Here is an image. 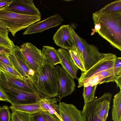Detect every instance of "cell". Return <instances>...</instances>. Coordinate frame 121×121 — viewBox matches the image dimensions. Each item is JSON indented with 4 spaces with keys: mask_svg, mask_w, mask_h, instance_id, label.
<instances>
[{
    "mask_svg": "<svg viewBox=\"0 0 121 121\" xmlns=\"http://www.w3.org/2000/svg\"><path fill=\"white\" fill-rule=\"evenodd\" d=\"M0 45L13 49L15 46L10 39H8L0 34Z\"/></svg>",
    "mask_w": 121,
    "mask_h": 121,
    "instance_id": "obj_29",
    "label": "cell"
},
{
    "mask_svg": "<svg viewBox=\"0 0 121 121\" xmlns=\"http://www.w3.org/2000/svg\"><path fill=\"white\" fill-rule=\"evenodd\" d=\"M92 19L95 32L108 42L114 47L121 51V11L93 13Z\"/></svg>",
    "mask_w": 121,
    "mask_h": 121,
    "instance_id": "obj_1",
    "label": "cell"
},
{
    "mask_svg": "<svg viewBox=\"0 0 121 121\" xmlns=\"http://www.w3.org/2000/svg\"><path fill=\"white\" fill-rule=\"evenodd\" d=\"M8 57L16 70L27 81L33 85L36 82L35 71L32 69L22 53L20 48L15 46Z\"/></svg>",
    "mask_w": 121,
    "mask_h": 121,
    "instance_id": "obj_6",
    "label": "cell"
},
{
    "mask_svg": "<svg viewBox=\"0 0 121 121\" xmlns=\"http://www.w3.org/2000/svg\"><path fill=\"white\" fill-rule=\"evenodd\" d=\"M114 74L117 76L121 75V58L117 57L113 67Z\"/></svg>",
    "mask_w": 121,
    "mask_h": 121,
    "instance_id": "obj_30",
    "label": "cell"
},
{
    "mask_svg": "<svg viewBox=\"0 0 121 121\" xmlns=\"http://www.w3.org/2000/svg\"><path fill=\"white\" fill-rule=\"evenodd\" d=\"M68 50L74 64L81 70V73L86 71L76 47L74 46L72 49Z\"/></svg>",
    "mask_w": 121,
    "mask_h": 121,
    "instance_id": "obj_21",
    "label": "cell"
},
{
    "mask_svg": "<svg viewBox=\"0 0 121 121\" xmlns=\"http://www.w3.org/2000/svg\"><path fill=\"white\" fill-rule=\"evenodd\" d=\"M56 69L59 90L56 96L57 102L63 98L71 94L75 90L74 79L61 66L56 65Z\"/></svg>",
    "mask_w": 121,
    "mask_h": 121,
    "instance_id": "obj_9",
    "label": "cell"
},
{
    "mask_svg": "<svg viewBox=\"0 0 121 121\" xmlns=\"http://www.w3.org/2000/svg\"><path fill=\"white\" fill-rule=\"evenodd\" d=\"M0 61L14 69L13 65L8 57V54H0Z\"/></svg>",
    "mask_w": 121,
    "mask_h": 121,
    "instance_id": "obj_31",
    "label": "cell"
},
{
    "mask_svg": "<svg viewBox=\"0 0 121 121\" xmlns=\"http://www.w3.org/2000/svg\"><path fill=\"white\" fill-rule=\"evenodd\" d=\"M112 97V93H104L99 98H95L86 104L95 116L102 121H106L108 116Z\"/></svg>",
    "mask_w": 121,
    "mask_h": 121,
    "instance_id": "obj_8",
    "label": "cell"
},
{
    "mask_svg": "<svg viewBox=\"0 0 121 121\" xmlns=\"http://www.w3.org/2000/svg\"><path fill=\"white\" fill-rule=\"evenodd\" d=\"M48 121H63L60 117H58L53 114L49 113L48 111H43Z\"/></svg>",
    "mask_w": 121,
    "mask_h": 121,
    "instance_id": "obj_32",
    "label": "cell"
},
{
    "mask_svg": "<svg viewBox=\"0 0 121 121\" xmlns=\"http://www.w3.org/2000/svg\"><path fill=\"white\" fill-rule=\"evenodd\" d=\"M56 98H41L39 102L41 108L43 111H47L54 114L55 112L59 114V106L57 104Z\"/></svg>",
    "mask_w": 121,
    "mask_h": 121,
    "instance_id": "obj_17",
    "label": "cell"
},
{
    "mask_svg": "<svg viewBox=\"0 0 121 121\" xmlns=\"http://www.w3.org/2000/svg\"><path fill=\"white\" fill-rule=\"evenodd\" d=\"M41 19L40 15L20 14L8 11L3 7L0 8V22L13 36L18 31L25 29Z\"/></svg>",
    "mask_w": 121,
    "mask_h": 121,
    "instance_id": "obj_3",
    "label": "cell"
},
{
    "mask_svg": "<svg viewBox=\"0 0 121 121\" xmlns=\"http://www.w3.org/2000/svg\"><path fill=\"white\" fill-rule=\"evenodd\" d=\"M13 0H0V8L8 5L12 2Z\"/></svg>",
    "mask_w": 121,
    "mask_h": 121,
    "instance_id": "obj_35",
    "label": "cell"
},
{
    "mask_svg": "<svg viewBox=\"0 0 121 121\" xmlns=\"http://www.w3.org/2000/svg\"><path fill=\"white\" fill-rule=\"evenodd\" d=\"M69 25H62L53 37V39L56 45L62 49H72L74 46L73 40L69 31Z\"/></svg>",
    "mask_w": 121,
    "mask_h": 121,
    "instance_id": "obj_14",
    "label": "cell"
},
{
    "mask_svg": "<svg viewBox=\"0 0 121 121\" xmlns=\"http://www.w3.org/2000/svg\"><path fill=\"white\" fill-rule=\"evenodd\" d=\"M99 11L101 12L121 11V0H117L108 4Z\"/></svg>",
    "mask_w": 121,
    "mask_h": 121,
    "instance_id": "obj_25",
    "label": "cell"
},
{
    "mask_svg": "<svg viewBox=\"0 0 121 121\" xmlns=\"http://www.w3.org/2000/svg\"><path fill=\"white\" fill-rule=\"evenodd\" d=\"M117 88L119 87L121 89V75H119L115 80Z\"/></svg>",
    "mask_w": 121,
    "mask_h": 121,
    "instance_id": "obj_37",
    "label": "cell"
},
{
    "mask_svg": "<svg viewBox=\"0 0 121 121\" xmlns=\"http://www.w3.org/2000/svg\"><path fill=\"white\" fill-rule=\"evenodd\" d=\"M57 51L62 67L74 79L78 80L79 78L77 74L78 68L74 64L69 51L62 48L58 49Z\"/></svg>",
    "mask_w": 121,
    "mask_h": 121,
    "instance_id": "obj_16",
    "label": "cell"
},
{
    "mask_svg": "<svg viewBox=\"0 0 121 121\" xmlns=\"http://www.w3.org/2000/svg\"><path fill=\"white\" fill-rule=\"evenodd\" d=\"M0 99L1 101H7L8 100L7 97L0 88Z\"/></svg>",
    "mask_w": 121,
    "mask_h": 121,
    "instance_id": "obj_36",
    "label": "cell"
},
{
    "mask_svg": "<svg viewBox=\"0 0 121 121\" xmlns=\"http://www.w3.org/2000/svg\"><path fill=\"white\" fill-rule=\"evenodd\" d=\"M112 113L113 121H121V89L114 97Z\"/></svg>",
    "mask_w": 121,
    "mask_h": 121,
    "instance_id": "obj_20",
    "label": "cell"
},
{
    "mask_svg": "<svg viewBox=\"0 0 121 121\" xmlns=\"http://www.w3.org/2000/svg\"><path fill=\"white\" fill-rule=\"evenodd\" d=\"M11 110V121H31L30 114L17 110Z\"/></svg>",
    "mask_w": 121,
    "mask_h": 121,
    "instance_id": "obj_24",
    "label": "cell"
},
{
    "mask_svg": "<svg viewBox=\"0 0 121 121\" xmlns=\"http://www.w3.org/2000/svg\"><path fill=\"white\" fill-rule=\"evenodd\" d=\"M11 118L9 107L6 105L0 106V121H10Z\"/></svg>",
    "mask_w": 121,
    "mask_h": 121,
    "instance_id": "obj_27",
    "label": "cell"
},
{
    "mask_svg": "<svg viewBox=\"0 0 121 121\" xmlns=\"http://www.w3.org/2000/svg\"><path fill=\"white\" fill-rule=\"evenodd\" d=\"M105 78L102 71L98 73L88 79L84 83L83 86L87 87L99 84L102 80Z\"/></svg>",
    "mask_w": 121,
    "mask_h": 121,
    "instance_id": "obj_23",
    "label": "cell"
},
{
    "mask_svg": "<svg viewBox=\"0 0 121 121\" xmlns=\"http://www.w3.org/2000/svg\"><path fill=\"white\" fill-rule=\"evenodd\" d=\"M8 31L6 27L0 22V34L6 38L10 39L8 35Z\"/></svg>",
    "mask_w": 121,
    "mask_h": 121,
    "instance_id": "obj_33",
    "label": "cell"
},
{
    "mask_svg": "<svg viewBox=\"0 0 121 121\" xmlns=\"http://www.w3.org/2000/svg\"><path fill=\"white\" fill-rule=\"evenodd\" d=\"M42 51L46 60L52 65L54 66L60 64V60L57 50L54 48L43 46Z\"/></svg>",
    "mask_w": 121,
    "mask_h": 121,
    "instance_id": "obj_18",
    "label": "cell"
},
{
    "mask_svg": "<svg viewBox=\"0 0 121 121\" xmlns=\"http://www.w3.org/2000/svg\"><path fill=\"white\" fill-rule=\"evenodd\" d=\"M20 47L21 51L27 61L32 69L36 71L43 59L41 50L30 43H24Z\"/></svg>",
    "mask_w": 121,
    "mask_h": 121,
    "instance_id": "obj_10",
    "label": "cell"
},
{
    "mask_svg": "<svg viewBox=\"0 0 121 121\" xmlns=\"http://www.w3.org/2000/svg\"><path fill=\"white\" fill-rule=\"evenodd\" d=\"M31 121H48L43 111L30 114Z\"/></svg>",
    "mask_w": 121,
    "mask_h": 121,
    "instance_id": "obj_28",
    "label": "cell"
},
{
    "mask_svg": "<svg viewBox=\"0 0 121 121\" xmlns=\"http://www.w3.org/2000/svg\"><path fill=\"white\" fill-rule=\"evenodd\" d=\"M0 81L22 91L38 94L41 97L40 94L33 84L25 79L14 77L0 71Z\"/></svg>",
    "mask_w": 121,
    "mask_h": 121,
    "instance_id": "obj_13",
    "label": "cell"
},
{
    "mask_svg": "<svg viewBox=\"0 0 121 121\" xmlns=\"http://www.w3.org/2000/svg\"><path fill=\"white\" fill-rule=\"evenodd\" d=\"M58 105L59 115L63 121H84L82 111L72 104L60 102Z\"/></svg>",
    "mask_w": 121,
    "mask_h": 121,
    "instance_id": "obj_15",
    "label": "cell"
},
{
    "mask_svg": "<svg viewBox=\"0 0 121 121\" xmlns=\"http://www.w3.org/2000/svg\"><path fill=\"white\" fill-rule=\"evenodd\" d=\"M36 82L33 84L41 98L56 97L59 90L55 67L49 63L43 55V59L36 71Z\"/></svg>",
    "mask_w": 121,
    "mask_h": 121,
    "instance_id": "obj_2",
    "label": "cell"
},
{
    "mask_svg": "<svg viewBox=\"0 0 121 121\" xmlns=\"http://www.w3.org/2000/svg\"><path fill=\"white\" fill-rule=\"evenodd\" d=\"M63 20L60 15L56 14L44 20L30 25L27 28L23 34L25 35L41 32L47 29L59 25Z\"/></svg>",
    "mask_w": 121,
    "mask_h": 121,
    "instance_id": "obj_12",
    "label": "cell"
},
{
    "mask_svg": "<svg viewBox=\"0 0 121 121\" xmlns=\"http://www.w3.org/2000/svg\"><path fill=\"white\" fill-rule=\"evenodd\" d=\"M0 71L22 79L23 77L15 69L0 61Z\"/></svg>",
    "mask_w": 121,
    "mask_h": 121,
    "instance_id": "obj_26",
    "label": "cell"
},
{
    "mask_svg": "<svg viewBox=\"0 0 121 121\" xmlns=\"http://www.w3.org/2000/svg\"><path fill=\"white\" fill-rule=\"evenodd\" d=\"M0 88L7 96L8 101L12 105L36 103L41 98L38 94L22 91L0 81Z\"/></svg>",
    "mask_w": 121,
    "mask_h": 121,
    "instance_id": "obj_5",
    "label": "cell"
},
{
    "mask_svg": "<svg viewBox=\"0 0 121 121\" xmlns=\"http://www.w3.org/2000/svg\"><path fill=\"white\" fill-rule=\"evenodd\" d=\"M0 101H1L0 99Z\"/></svg>",
    "mask_w": 121,
    "mask_h": 121,
    "instance_id": "obj_38",
    "label": "cell"
},
{
    "mask_svg": "<svg viewBox=\"0 0 121 121\" xmlns=\"http://www.w3.org/2000/svg\"><path fill=\"white\" fill-rule=\"evenodd\" d=\"M69 28L74 46L77 49L86 71L99 60L103 53L99 52L95 45L88 43L79 36L70 25Z\"/></svg>",
    "mask_w": 121,
    "mask_h": 121,
    "instance_id": "obj_4",
    "label": "cell"
},
{
    "mask_svg": "<svg viewBox=\"0 0 121 121\" xmlns=\"http://www.w3.org/2000/svg\"><path fill=\"white\" fill-rule=\"evenodd\" d=\"M12 50L0 45V54L2 53L11 54Z\"/></svg>",
    "mask_w": 121,
    "mask_h": 121,
    "instance_id": "obj_34",
    "label": "cell"
},
{
    "mask_svg": "<svg viewBox=\"0 0 121 121\" xmlns=\"http://www.w3.org/2000/svg\"><path fill=\"white\" fill-rule=\"evenodd\" d=\"M117 57L116 54L113 53H103L100 58L96 63L86 71L81 73L80 77L78 79V87L83 86L85 82L94 74L113 68Z\"/></svg>",
    "mask_w": 121,
    "mask_h": 121,
    "instance_id": "obj_7",
    "label": "cell"
},
{
    "mask_svg": "<svg viewBox=\"0 0 121 121\" xmlns=\"http://www.w3.org/2000/svg\"><path fill=\"white\" fill-rule=\"evenodd\" d=\"M98 85L84 86L82 96L84 100V104L90 102L95 98V93Z\"/></svg>",
    "mask_w": 121,
    "mask_h": 121,
    "instance_id": "obj_22",
    "label": "cell"
},
{
    "mask_svg": "<svg viewBox=\"0 0 121 121\" xmlns=\"http://www.w3.org/2000/svg\"><path fill=\"white\" fill-rule=\"evenodd\" d=\"M11 110H15L28 113L30 114L43 111L39 102L32 104L13 105L10 107Z\"/></svg>",
    "mask_w": 121,
    "mask_h": 121,
    "instance_id": "obj_19",
    "label": "cell"
},
{
    "mask_svg": "<svg viewBox=\"0 0 121 121\" xmlns=\"http://www.w3.org/2000/svg\"><path fill=\"white\" fill-rule=\"evenodd\" d=\"M3 7L8 11L18 13L41 16L39 9L32 0H13L10 4Z\"/></svg>",
    "mask_w": 121,
    "mask_h": 121,
    "instance_id": "obj_11",
    "label": "cell"
}]
</instances>
